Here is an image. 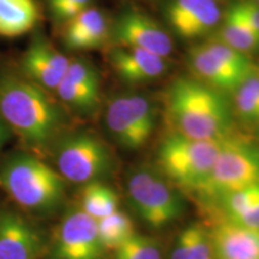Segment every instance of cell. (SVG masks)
<instances>
[{
    "label": "cell",
    "mask_w": 259,
    "mask_h": 259,
    "mask_svg": "<svg viewBox=\"0 0 259 259\" xmlns=\"http://www.w3.org/2000/svg\"><path fill=\"white\" fill-rule=\"evenodd\" d=\"M0 118L29 147L46 145L56 134L60 113L46 90L14 73L0 76Z\"/></svg>",
    "instance_id": "6da1fadb"
},
{
    "label": "cell",
    "mask_w": 259,
    "mask_h": 259,
    "mask_svg": "<svg viewBox=\"0 0 259 259\" xmlns=\"http://www.w3.org/2000/svg\"><path fill=\"white\" fill-rule=\"evenodd\" d=\"M167 105L177 134L196 139L227 137L228 107L211 87L198 80L178 79L170 85Z\"/></svg>",
    "instance_id": "7a4b0ae2"
},
{
    "label": "cell",
    "mask_w": 259,
    "mask_h": 259,
    "mask_svg": "<svg viewBox=\"0 0 259 259\" xmlns=\"http://www.w3.org/2000/svg\"><path fill=\"white\" fill-rule=\"evenodd\" d=\"M0 185L22 208L50 210L63 198L65 179L30 155H14L0 169Z\"/></svg>",
    "instance_id": "3957f363"
},
{
    "label": "cell",
    "mask_w": 259,
    "mask_h": 259,
    "mask_svg": "<svg viewBox=\"0 0 259 259\" xmlns=\"http://www.w3.org/2000/svg\"><path fill=\"white\" fill-rule=\"evenodd\" d=\"M223 141L196 139L176 132L161 143L158 164L177 186L198 192L209 178Z\"/></svg>",
    "instance_id": "277c9868"
},
{
    "label": "cell",
    "mask_w": 259,
    "mask_h": 259,
    "mask_svg": "<svg viewBox=\"0 0 259 259\" xmlns=\"http://www.w3.org/2000/svg\"><path fill=\"white\" fill-rule=\"evenodd\" d=\"M259 184V151L250 145L225 138L209 178L198 190L204 198L219 200Z\"/></svg>",
    "instance_id": "5b68a950"
},
{
    "label": "cell",
    "mask_w": 259,
    "mask_h": 259,
    "mask_svg": "<svg viewBox=\"0 0 259 259\" xmlns=\"http://www.w3.org/2000/svg\"><path fill=\"white\" fill-rule=\"evenodd\" d=\"M128 196L135 211L154 228L169 225L183 213V203L176 191L147 169L137 170L130 178Z\"/></svg>",
    "instance_id": "8992f818"
},
{
    "label": "cell",
    "mask_w": 259,
    "mask_h": 259,
    "mask_svg": "<svg viewBox=\"0 0 259 259\" xmlns=\"http://www.w3.org/2000/svg\"><path fill=\"white\" fill-rule=\"evenodd\" d=\"M56 161L60 176L74 184L96 181L112 166L106 145L87 132L63 139L57 149Z\"/></svg>",
    "instance_id": "52a82bcc"
},
{
    "label": "cell",
    "mask_w": 259,
    "mask_h": 259,
    "mask_svg": "<svg viewBox=\"0 0 259 259\" xmlns=\"http://www.w3.org/2000/svg\"><path fill=\"white\" fill-rule=\"evenodd\" d=\"M105 118L115 141L127 149L143 147L155 127L153 103L139 95L115 97L107 107Z\"/></svg>",
    "instance_id": "ba28073f"
},
{
    "label": "cell",
    "mask_w": 259,
    "mask_h": 259,
    "mask_svg": "<svg viewBox=\"0 0 259 259\" xmlns=\"http://www.w3.org/2000/svg\"><path fill=\"white\" fill-rule=\"evenodd\" d=\"M103 253L96 220L83 210L67 213L54 236L52 259H102Z\"/></svg>",
    "instance_id": "9c48e42d"
},
{
    "label": "cell",
    "mask_w": 259,
    "mask_h": 259,
    "mask_svg": "<svg viewBox=\"0 0 259 259\" xmlns=\"http://www.w3.org/2000/svg\"><path fill=\"white\" fill-rule=\"evenodd\" d=\"M112 37L119 47L138 48L166 58L173 44L169 35L153 18L138 11H126L119 16L112 28Z\"/></svg>",
    "instance_id": "30bf717a"
},
{
    "label": "cell",
    "mask_w": 259,
    "mask_h": 259,
    "mask_svg": "<svg viewBox=\"0 0 259 259\" xmlns=\"http://www.w3.org/2000/svg\"><path fill=\"white\" fill-rule=\"evenodd\" d=\"M166 18L170 28L185 40H193L211 31L221 19L215 0H169Z\"/></svg>",
    "instance_id": "8fae6325"
},
{
    "label": "cell",
    "mask_w": 259,
    "mask_h": 259,
    "mask_svg": "<svg viewBox=\"0 0 259 259\" xmlns=\"http://www.w3.org/2000/svg\"><path fill=\"white\" fill-rule=\"evenodd\" d=\"M70 59L41 35L34 37L22 58L25 78L45 90H56L69 69Z\"/></svg>",
    "instance_id": "7c38bea8"
},
{
    "label": "cell",
    "mask_w": 259,
    "mask_h": 259,
    "mask_svg": "<svg viewBox=\"0 0 259 259\" xmlns=\"http://www.w3.org/2000/svg\"><path fill=\"white\" fill-rule=\"evenodd\" d=\"M56 92L61 101L76 111L92 112L99 103V73L89 61L71 60L69 69Z\"/></svg>",
    "instance_id": "4fadbf2b"
},
{
    "label": "cell",
    "mask_w": 259,
    "mask_h": 259,
    "mask_svg": "<svg viewBox=\"0 0 259 259\" xmlns=\"http://www.w3.org/2000/svg\"><path fill=\"white\" fill-rule=\"evenodd\" d=\"M213 259H259V229L226 219L209 231Z\"/></svg>",
    "instance_id": "5bb4252c"
},
{
    "label": "cell",
    "mask_w": 259,
    "mask_h": 259,
    "mask_svg": "<svg viewBox=\"0 0 259 259\" xmlns=\"http://www.w3.org/2000/svg\"><path fill=\"white\" fill-rule=\"evenodd\" d=\"M41 238L18 213L0 212V259H37Z\"/></svg>",
    "instance_id": "9a60e30c"
},
{
    "label": "cell",
    "mask_w": 259,
    "mask_h": 259,
    "mask_svg": "<svg viewBox=\"0 0 259 259\" xmlns=\"http://www.w3.org/2000/svg\"><path fill=\"white\" fill-rule=\"evenodd\" d=\"M189 64L194 73L215 90L236 92L245 80L253 76L229 66L220 58L213 56L204 45L190 51Z\"/></svg>",
    "instance_id": "2e32d148"
},
{
    "label": "cell",
    "mask_w": 259,
    "mask_h": 259,
    "mask_svg": "<svg viewBox=\"0 0 259 259\" xmlns=\"http://www.w3.org/2000/svg\"><path fill=\"white\" fill-rule=\"evenodd\" d=\"M109 36L106 16L99 9L89 6L66 22L64 44L70 51H89L101 47Z\"/></svg>",
    "instance_id": "e0dca14e"
},
{
    "label": "cell",
    "mask_w": 259,
    "mask_h": 259,
    "mask_svg": "<svg viewBox=\"0 0 259 259\" xmlns=\"http://www.w3.org/2000/svg\"><path fill=\"white\" fill-rule=\"evenodd\" d=\"M109 58L116 74L128 83L156 79L167 67L164 58L138 48L118 47L112 52Z\"/></svg>",
    "instance_id": "ac0fdd59"
},
{
    "label": "cell",
    "mask_w": 259,
    "mask_h": 259,
    "mask_svg": "<svg viewBox=\"0 0 259 259\" xmlns=\"http://www.w3.org/2000/svg\"><path fill=\"white\" fill-rule=\"evenodd\" d=\"M36 0H0V36L18 37L38 21Z\"/></svg>",
    "instance_id": "d6986e66"
},
{
    "label": "cell",
    "mask_w": 259,
    "mask_h": 259,
    "mask_svg": "<svg viewBox=\"0 0 259 259\" xmlns=\"http://www.w3.org/2000/svg\"><path fill=\"white\" fill-rule=\"evenodd\" d=\"M219 36V42L245 54L259 48V32L252 28L233 6L227 12L225 24L222 25Z\"/></svg>",
    "instance_id": "ffe728a7"
},
{
    "label": "cell",
    "mask_w": 259,
    "mask_h": 259,
    "mask_svg": "<svg viewBox=\"0 0 259 259\" xmlns=\"http://www.w3.org/2000/svg\"><path fill=\"white\" fill-rule=\"evenodd\" d=\"M80 202L83 211L96 221L112 215L119 206V198L114 191L97 180L85 184Z\"/></svg>",
    "instance_id": "44dd1931"
},
{
    "label": "cell",
    "mask_w": 259,
    "mask_h": 259,
    "mask_svg": "<svg viewBox=\"0 0 259 259\" xmlns=\"http://www.w3.org/2000/svg\"><path fill=\"white\" fill-rule=\"evenodd\" d=\"M96 223L100 241L105 251H115L136 234L134 221L119 210L112 215L97 220Z\"/></svg>",
    "instance_id": "7402d4cb"
},
{
    "label": "cell",
    "mask_w": 259,
    "mask_h": 259,
    "mask_svg": "<svg viewBox=\"0 0 259 259\" xmlns=\"http://www.w3.org/2000/svg\"><path fill=\"white\" fill-rule=\"evenodd\" d=\"M235 108L246 121H259V77L251 76L235 92Z\"/></svg>",
    "instance_id": "603a6c76"
},
{
    "label": "cell",
    "mask_w": 259,
    "mask_h": 259,
    "mask_svg": "<svg viewBox=\"0 0 259 259\" xmlns=\"http://www.w3.org/2000/svg\"><path fill=\"white\" fill-rule=\"evenodd\" d=\"M114 259H162L161 247L150 236L135 234L116 248Z\"/></svg>",
    "instance_id": "cb8c5ba5"
},
{
    "label": "cell",
    "mask_w": 259,
    "mask_h": 259,
    "mask_svg": "<svg viewBox=\"0 0 259 259\" xmlns=\"http://www.w3.org/2000/svg\"><path fill=\"white\" fill-rule=\"evenodd\" d=\"M204 46L208 48L213 56L220 58L226 64H228L229 66L234 67V69L241 71L244 73L254 74L253 64L242 52L236 51L234 48L227 46V45L219 41L208 42V44H204Z\"/></svg>",
    "instance_id": "d4e9b609"
},
{
    "label": "cell",
    "mask_w": 259,
    "mask_h": 259,
    "mask_svg": "<svg viewBox=\"0 0 259 259\" xmlns=\"http://www.w3.org/2000/svg\"><path fill=\"white\" fill-rule=\"evenodd\" d=\"M219 202L222 204L227 219L233 218V216L245 211L259 202V184L228 194V196L220 199Z\"/></svg>",
    "instance_id": "484cf974"
},
{
    "label": "cell",
    "mask_w": 259,
    "mask_h": 259,
    "mask_svg": "<svg viewBox=\"0 0 259 259\" xmlns=\"http://www.w3.org/2000/svg\"><path fill=\"white\" fill-rule=\"evenodd\" d=\"M187 229L190 234L191 259H213L212 244L208 229L197 223L189 226Z\"/></svg>",
    "instance_id": "4316f807"
},
{
    "label": "cell",
    "mask_w": 259,
    "mask_h": 259,
    "mask_svg": "<svg viewBox=\"0 0 259 259\" xmlns=\"http://www.w3.org/2000/svg\"><path fill=\"white\" fill-rule=\"evenodd\" d=\"M92 2L93 0H67L65 4L58 8L56 11L51 12V14L57 22L66 23L70 19H72L74 16H77L85 9H88Z\"/></svg>",
    "instance_id": "83f0119b"
},
{
    "label": "cell",
    "mask_w": 259,
    "mask_h": 259,
    "mask_svg": "<svg viewBox=\"0 0 259 259\" xmlns=\"http://www.w3.org/2000/svg\"><path fill=\"white\" fill-rule=\"evenodd\" d=\"M232 6L252 28L259 32V5L255 0H244Z\"/></svg>",
    "instance_id": "f1b7e54d"
},
{
    "label": "cell",
    "mask_w": 259,
    "mask_h": 259,
    "mask_svg": "<svg viewBox=\"0 0 259 259\" xmlns=\"http://www.w3.org/2000/svg\"><path fill=\"white\" fill-rule=\"evenodd\" d=\"M228 220L239 223V225L259 229V202L252 205L251 208L245 210V211L238 213L233 218H229Z\"/></svg>",
    "instance_id": "f546056e"
},
{
    "label": "cell",
    "mask_w": 259,
    "mask_h": 259,
    "mask_svg": "<svg viewBox=\"0 0 259 259\" xmlns=\"http://www.w3.org/2000/svg\"><path fill=\"white\" fill-rule=\"evenodd\" d=\"M170 259H191L190 254V234L187 227L178 236L176 245L171 251Z\"/></svg>",
    "instance_id": "4dcf8cb0"
},
{
    "label": "cell",
    "mask_w": 259,
    "mask_h": 259,
    "mask_svg": "<svg viewBox=\"0 0 259 259\" xmlns=\"http://www.w3.org/2000/svg\"><path fill=\"white\" fill-rule=\"evenodd\" d=\"M10 131H11V130L9 128V126L5 124L2 118H0V150H2V148L4 147L6 142L9 141Z\"/></svg>",
    "instance_id": "1f68e13d"
},
{
    "label": "cell",
    "mask_w": 259,
    "mask_h": 259,
    "mask_svg": "<svg viewBox=\"0 0 259 259\" xmlns=\"http://www.w3.org/2000/svg\"><path fill=\"white\" fill-rule=\"evenodd\" d=\"M67 0H48V6H50L51 12L56 11L58 8H60L61 5L65 4Z\"/></svg>",
    "instance_id": "d6a6232c"
},
{
    "label": "cell",
    "mask_w": 259,
    "mask_h": 259,
    "mask_svg": "<svg viewBox=\"0 0 259 259\" xmlns=\"http://www.w3.org/2000/svg\"><path fill=\"white\" fill-rule=\"evenodd\" d=\"M255 3H257V4L259 5V0H255Z\"/></svg>",
    "instance_id": "836d02e7"
}]
</instances>
